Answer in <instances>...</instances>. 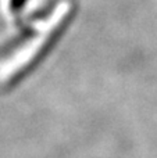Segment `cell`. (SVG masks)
Here are the masks:
<instances>
[{"instance_id":"cell-1","label":"cell","mask_w":157,"mask_h":158,"mask_svg":"<svg viewBox=\"0 0 157 158\" xmlns=\"http://www.w3.org/2000/svg\"><path fill=\"white\" fill-rule=\"evenodd\" d=\"M25 4H27V0H10L8 2V8H10L11 14H18L24 8Z\"/></svg>"}]
</instances>
